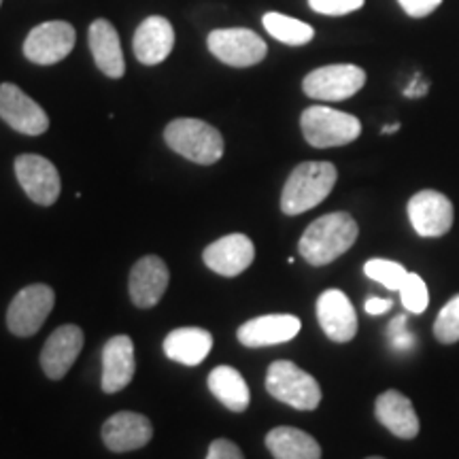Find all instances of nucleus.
Masks as SVG:
<instances>
[{"label":"nucleus","mask_w":459,"mask_h":459,"mask_svg":"<svg viewBox=\"0 0 459 459\" xmlns=\"http://www.w3.org/2000/svg\"><path fill=\"white\" fill-rule=\"evenodd\" d=\"M358 221L344 211H336L319 217L304 230L298 251L311 266H325L347 254L358 240Z\"/></svg>","instance_id":"f257e3e1"},{"label":"nucleus","mask_w":459,"mask_h":459,"mask_svg":"<svg viewBox=\"0 0 459 459\" xmlns=\"http://www.w3.org/2000/svg\"><path fill=\"white\" fill-rule=\"evenodd\" d=\"M338 181L332 162H302L287 177L281 192V211L285 215H300L324 203Z\"/></svg>","instance_id":"f03ea898"},{"label":"nucleus","mask_w":459,"mask_h":459,"mask_svg":"<svg viewBox=\"0 0 459 459\" xmlns=\"http://www.w3.org/2000/svg\"><path fill=\"white\" fill-rule=\"evenodd\" d=\"M164 141L175 153L203 166L220 162L223 156L221 132L203 119H172L164 130Z\"/></svg>","instance_id":"7ed1b4c3"},{"label":"nucleus","mask_w":459,"mask_h":459,"mask_svg":"<svg viewBox=\"0 0 459 459\" xmlns=\"http://www.w3.org/2000/svg\"><path fill=\"white\" fill-rule=\"evenodd\" d=\"M266 392L296 411H315L321 402L317 378L290 359L273 361L266 372Z\"/></svg>","instance_id":"20e7f679"},{"label":"nucleus","mask_w":459,"mask_h":459,"mask_svg":"<svg viewBox=\"0 0 459 459\" xmlns=\"http://www.w3.org/2000/svg\"><path fill=\"white\" fill-rule=\"evenodd\" d=\"M300 128L308 145L317 149L349 145L361 134V124L355 115L321 105L304 108Z\"/></svg>","instance_id":"39448f33"},{"label":"nucleus","mask_w":459,"mask_h":459,"mask_svg":"<svg viewBox=\"0 0 459 459\" xmlns=\"http://www.w3.org/2000/svg\"><path fill=\"white\" fill-rule=\"evenodd\" d=\"M56 304V294L49 285H28L9 304L7 328L11 334L28 338L34 336L48 321L51 308Z\"/></svg>","instance_id":"423d86ee"},{"label":"nucleus","mask_w":459,"mask_h":459,"mask_svg":"<svg viewBox=\"0 0 459 459\" xmlns=\"http://www.w3.org/2000/svg\"><path fill=\"white\" fill-rule=\"evenodd\" d=\"M364 83V68L355 65H330L308 73L302 82V90L313 100L338 102L358 94Z\"/></svg>","instance_id":"0eeeda50"},{"label":"nucleus","mask_w":459,"mask_h":459,"mask_svg":"<svg viewBox=\"0 0 459 459\" xmlns=\"http://www.w3.org/2000/svg\"><path fill=\"white\" fill-rule=\"evenodd\" d=\"M209 51L223 65L234 68L255 66L266 57L268 48L260 34L249 28H221L209 34Z\"/></svg>","instance_id":"6e6552de"},{"label":"nucleus","mask_w":459,"mask_h":459,"mask_svg":"<svg viewBox=\"0 0 459 459\" xmlns=\"http://www.w3.org/2000/svg\"><path fill=\"white\" fill-rule=\"evenodd\" d=\"M15 177L34 204L51 206L60 198V175L48 158L37 153H22L15 158Z\"/></svg>","instance_id":"1a4fd4ad"},{"label":"nucleus","mask_w":459,"mask_h":459,"mask_svg":"<svg viewBox=\"0 0 459 459\" xmlns=\"http://www.w3.org/2000/svg\"><path fill=\"white\" fill-rule=\"evenodd\" d=\"M409 220L415 232L423 238L445 237L453 228V204L436 189H421L409 200Z\"/></svg>","instance_id":"9d476101"},{"label":"nucleus","mask_w":459,"mask_h":459,"mask_svg":"<svg viewBox=\"0 0 459 459\" xmlns=\"http://www.w3.org/2000/svg\"><path fill=\"white\" fill-rule=\"evenodd\" d=\"M74 48V28L68 22H45L37 26L24 41V56L32 65H57Z\"/></svg>","instance_id":"9b49d317"},{"label":"nucleus","mask_w":459,"mask_h":459,"mask_svg":"<svg viewBox=\"0 0 459 459\" xmlns=\"http://www.w3.org/2000/svg\"><path fill=\"white\" fill-rule=\"evenodd\" d=\"M0 117L15 132L28 136L45 134L49 128L48 113L15 83L0 85Z\"/></svg>","instance_id":"f8f14e48"},{"label":"nucleus","mask_w":459,"mask_h":459,"mask_svg":"<svg viewBox=\"0 0 459 459\" xmlns=\"http://www.w3.org/2000/svg\"><path fill=\"white\" fill-rule=\"evenodd\" d=\"M102 443L113 453H130L147 446L153 438L152 421L141 412L122 411L115 412L102 423Z\"/></svg>","instance_id":"ddd939ff"},{"label":"nucleus","mask_w":459,"mask_h":459,"mask_svg":"<svg viewBox=\"0 0 459 459\" xmlns=\"http://www.w3.org/2000/svg\"><path fill=\"white\" fill-rule=\"evenodd\" d=\"M83 341V330L74 324L60 325L51 332L41 351V368L51 381H60L68 375V370L73 368L79 353H82Z\"/></svg>","instance_id":"4468645a"},{"label":"nucleus","mask_w":459,"mask_h":459,"mask_svg":"<svg viewBox=\"0 0 459 459\" xmlns=\"http://www.w3.org/2000/svg\"><path fill=\"white\" fill-rule=\"evenodd\" d=\"M170 273L162 257L145 255L132 266L128 290L130 300L139 308H152L162 300V296L169 290Z\"/></svg>","instance_id":"2eb2a0df"},{"label":"nucleus","mask_w":459,"mask_h":459,"mask_svg":"<svg viewBox=\"0 0 459 459\" xmlns=\"http://www.w3.org/2000/svg\"><path fill=\"white\" fill-rule=\"evenodd\" d=\"M317 319L332 342H349L358 334V315L341 290H325L317 300Z\"/></svg>","instance_id":"dca6fc26"},{"label":"nucleus","mask_w":459,"mask_h":459,"mask_svg":"<svg viewBox=\"0 0 459 459\" xmlns=\"http://www.w3.org/2000/svg\"><path fill=\"white\" fill-rule=\"evenodd\" d=\"M255 247L254 240L245 234H228L203 251V260L211 271L221 277H238L254 264Z\"/></svg>","instance_id":"f3484780"},{"label":"nucleus","mask_w":459,"mask_h":459,"mask_svg":"<svg viewBox=\"0 0 459 459\" xmlns=\"http://www.w3.org/2000/svg\"><path fill=\"white\" fill-rule=\"evenodd\" d=\"M134 342L130 336L119 334L108 338L102 347V392L117 394L134 378Z\"/></svg>","instance_id":"a211bd4d"},{"label":"nucleus","mask_w":459,"mask_h":459,"mask_svg":"<svg viewBox=\"0 0 459 459\" xmlns=\"http://www.w3.org/2000/svg\"><path fill=\"white\" fill-rule=\"evenodd\" d=\"M302 324L294 315H262L240 325L237 338L245 347H273L294 341Z\"/></svg>","instance_id":"6ab92c4d"},{"label":"nucleus","mask_w":459,"mask_h":459,"mask_svg":"<svg viewBox=\"0 0 459 459\" xmlns=\"http://www.w3.org/2000/svg\"><path fill=\"white\" fill-rule=\"evenodd\" d=\"M132 48H134V56L141 65H160V62H164L170 56L172 48H175V30H172V24L166 17H147L136 28Z\"/></svg>","instance_id":"aec40b11"},{"label":"nucleus","mask_w":459,"mask_h":459,"mask_svg":"<svg viewBox=\"0 0 459 459\" xmlns=\"http://www.w3.org/2000/svg\"><path fill=\"white\" fill-rule=\"evenodd\" d=\"M375 415L383 428L402 440H412L419 434V417L412 402L398 389H387L375 402Z\"/></svg>","instance_id":"412c9836"},{"label":"nucleus","mask_w":459,"mask_h":459,"mask_svg":"<svg viewBox=\"0 0 459 459\" xmlns=\"http://www.w3.org/2000/svg\"><path fill=\"white\" fill-rule=\"evenodd\" d=\"M90 51L94 56L96 66L100 68L107 77L119 79L126 73V62H124V51L122 43H119V34L115 30L113 24H108L107 20H96L90 26Z\"/></svg>","instance_id":"4be33fe9"},{"label":"nucleus","mask_w":459,"mask_h":459,"mask_svg":"<svg viewBox=\"0 0 459 459\" xmlns=\"http://www.w3.org/2000/svg\"><path fill=\"white\" fill-rule=\"evenodd\" d=\"M213 347V336L204 328H177L164 338L166 358L183 366L203 364Z\"/></svg>","instance_id":"5701e85b"},{"label":"nucleus","mask_w":459,"mask_h":459,"mask_svg":"<svg viewBox=\"0 0 459 459\" xmlns=\"http://www.w3.org/2000/svg\"><path fill=\"white\" fill-rule=\"evenodd\" d=\"M266 446L274 459H321V446L311 434L279 426L266 434Z\"/></svg>","instance_id":"b1692460"},{"label":"nucleus","mask_w":459,"mask_h":459,"mask_svg":"<svg viewBox=\"0 0 459 459\" xmlns=\"http://www.w3.org/2000/svg\"><path fill=\"white\" fill-rule=\"evenodd\" d=\"M209 389L228 411L245 412L249 409V385H247L243 375L232 366H217L215 370H211Z\"/></svg>","instance_id":"393cba45"},{"label":"nucleus","mask_w":459,"mask_h":459,"mask_svg":"<svg viewBox=\"0 0 459 459\" xmlns=\"http://www.w3.org/2000/svg\"><path fill=\"white\" fill-rule=\"evenodd\" d=\"M262 24L273 39H277V41L285 45H291V48H300V45L311 43L315 37L313 26H308L307 22H300L296 17L283 13H274V11L264 15Z\"/></svg>","instance_id":"a878e982"},{"label":"nucleus","mask_w":459,"mask_h":459,"mask_svg":"<svg viewBox=\"0 0 459 459\" xmlns=\"http://www.w3.org/2000/svg\"><path fill=\"white\" fill-rule=\"evenodd\" d=\"M364 273L366 277L377 281L383 287L392 291H400L402 283L406 279V268L402 264L394 262V260H383V257H375V260H368L364 264Z\"/></svg>","instance_id":"bb28decb"},{"label":"nucleus","mask_w":459,"mask_h":459,"mask_svg":"<svg viewBox=\"0 0 459 459\" xmlns=\"http://www.w3.org/2000/svg\"><path fill=\"white\" fill-rule=\"evenodd\" d=\"M434 336L443 344H455L459 341V294L440 308L434 324Z\"/></svg>","instance_id":"cd10ccee"},{"label":"nucleus","mask_w":459,"mask_h":459,"mask_svg":"<svg viewBox=\"0 0 459 459\" xmlns=\"http://www.w3.org/2000/svg\"><path fill=\"white\" fill-rule=\"evenodd\" d=\"M400 298H402V304H404L406 311H411L415 315L423 313L429 304L426 281L419 277L417 273H409L406 274L404 283H402V287H400Z\"/></svg>","instance_id":"c85d7f7f"},{"label":"nucleus","mask_w":459,"mask_h":459,"mask_svg":"<svg viewBox=\"0 0 459 459\" xmlns=\"http://www.w3.org/2000/svg\"><path fill=\"white\" fill-rule=\"evenodd\" d=\"M364 3L366 0H308V4H311L315 13L332 17L353 13V11L364 7Z\"/></svg>","instance_id":"c756f323"},{"label":"nucleus","mask_w":459,"mask_h":459,"mask_svg":"<svg viewBox=\"0 0 459 459\" xmlns=\"http://www.w3.org/2000/svg\"><path fill=\"white\" fill-rule=\"evenodd\" d=\"M206 459H245V455L237 443L228 438H217L209 445Z\"/></svg>","instance_id":"7c9ffc66"},{"label":"nucleus","mask_w":459,"mask_h":459,"mask_svg":"<svg viewBox=\"0 0 459 459\" xmlns=\"http://www.w3.org/2000/svg\"><path fill=\"white\" fill-rule=\"evenodd\" d=\"M400 7L411 17H426L443 4V0H398Z\"/></svg>","instance_id":"2f4dec72"},{"label":"nucleus","mask_w":459,"mask_h":459,"mask_svg":"<svg viewBox=\"0 0 459 459\" xmlns=\"http://www.w3.org/2000/svg\"><path fill=\"white\" fill-rule=\"evenodd\" d=\"M392 307L394 302L387 300V298H368V300H366V313L368 315H383Z\"/></svg>","instance_id":"473e14b6"},{"label":"nucleus","mask_w":459,"mask_h":459,"mask_svg":"<svg viewBox=\"0 0 459 459\" xmlns=\"http://www.w3.org/2000/svg\"><path fill=\"white\" fill-rule=\"evenodd\" d=\"M428 94V82H423L421 77L412 79V83L409 85V88L404 90V96H409V99H419V96H426Z\"/></svg>","instance_id":"72a5a7b5"},{"label":"nucleus","mask_w":459,"mask_h":459,"mask_svg":"<svg viewBox=\"0 0 459 459\" xmlns=\"http://www.w3.org/2000/svg\"><path fill=\"white\" fill-rule=\"evenodd\" d=\"M398 130H400V124H392V126H385L381 132L383 134H394V132H398Z\"/></svg>","instance_id":"f704fd0d"},{"label":"nucleus","mask_w":459,"mask_h":459,"mask_svg":"<svg viewBox=\"0 0 459 459\" xmlns=\"http://www.w3.org/2000/svg\"><path fill=\"white\" fill-rule=\"evenodd\" d=\"M366 459H383V457H366Z\"/></svg>","instance_id":"c9c22d12"},{"label":"nucleus","mask_w":459,"mask_h":459,"mask_svg":"<svg viewBox=\"0 0 459 459\" xmlns=\"http://www.w3.org/2000/svg\"><path fill=\"white\" fill-rule=\"evenodd\" d=\"M0 4H3V0H0Z\"/></svg>","instance_id":"e433bc0d"}]
</instances>
